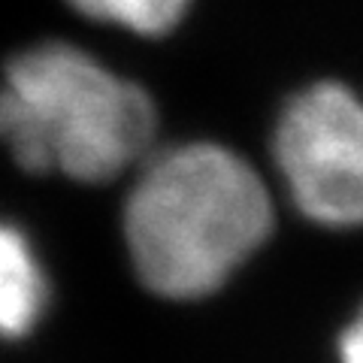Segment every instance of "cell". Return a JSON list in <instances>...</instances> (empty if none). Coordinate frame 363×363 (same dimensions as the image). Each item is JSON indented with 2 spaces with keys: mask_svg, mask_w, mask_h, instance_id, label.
I'll use <instances>...</instances> for the list:
<instances>
[{
  "mask_svg": "<svg viewBox=\"0 0 363 363\" xmlns=\"http://www.w3.org/2000/svg\"><path fill=\"white\" fill-rule=\"evenodd\" d=\"M272 221L252 164L224 145L185 143L143 161L124 203V242L152 294L200 300L269 240Z\"/></svg>",
  "mask_w": 363,
  "mask_h": 363,
  "instance_id": "obj_1",
  "label": "cell"
},
{
  "mask_svg": "<svg viewBox=\"0 0 363 363\" xmlns=\"http://www.w3.org/2000/svg\"><path fill=\"white\" fill-rule=\"evenodd\" d=\"M155 128L152 97L70 43L30 45L0 79V143L28 173L109 182L145 161Z\"/></svg>",
  "mask_w": 363,
  "mask_h": 363,
  "instance_id": "obj_2",
  "label": "cell"
},
{
  "mask_svg": "<svg viewBox=\"0 0 363 363\" xmlns=\"http://www.w3.org/2000/svg\"><path fill=\"white\" fill-rule=\"evenodd\" d=\"M297 209L333 230L363 227V100L339 82L291 97L272 136Z\"/></svg>",
  "mask_w": 363,
  "mask_h": 363,
  "instance_id": "obj_3",
  "label": "cell"
},
{
  "mask_svg": "<svg viewBox=\"0 0 363 363\" xmlns=\"http://www.w3.org/2000/svg\"><path fill=\"white\" fill-rule=\"evenodd\" d=\"M49 306V279L33 245L16 224L0 221V336L21 339Z\"/></svg>",
  "mask_w": 363,
  "mask_h": 363,
  "instance_id": "obj_4",
  "label": "cell"
},
{
  "mask_svg": "<svg viewBox=\"0 0 363 363\" xmlns=\"http://www.w3.org/2000/svg\"><path fill=\"white\" fill-rule=\"evenodd\" d=\"M82 16L133 30L140 37H161L173 30L191 0H67Z\"/></svg>",
  "mask_w": 363,
  "mask_h": 363,
  "instance_id": "obj_5",
  "label": "cell"
},
{
  "mask_svg": "<svg viewBox=\"0 0 363 363\" xmlns=\"http://www.w3.org/2000/svg\"><path fill=\"white\" fill-rule=\"evenodd\" d=\"M339 363H363V309L339 336Z\"/></svg>",
  "mask_w": 363,
  "mask_h": 363,
  "instance_id": "obj_6",
  "label": "cell"
}]
</instances>
